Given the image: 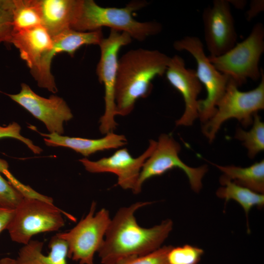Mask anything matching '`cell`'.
I'll return each instance as SVG.
<instances>
[{
  "mask_svg": "<svg viewBox=\"0 0 264 264\" xmlns=\"http://www.w3.org/2000/svg\"><path fill=\"white\" fill-rule=\"evenodd\" d=\"M150 202H136L116 212L98 251L102 264H117L151 253L161 247L173 228L170 219L149 228L141 226L134 214Z\"/></svg>",
  "mask_w": 264,
  "mask_h": 264,
  "instance_id": "obj_1",
  "label": "cell"
},
{
  "mask_svg": "<svg viewBox=\"0 0 264 264\" xmlns=\"http://www.w3.org/2000/svg\"><path fill=\"white\" fill-rule=\"evenodd\" d=\"M170 57L157 50L138 48L119 60L115 84L116 114L126 116L139 98L151 93L152 81L165 74Z\"/></svg>",
  "mask_w": 264,
  "mask_h": 264,
  "instance_id": "obj_2",
  "label": "cell"
},
{
  "mask_svg": "<svg viewBox=\"0 0 264 264\" xmlns=\"http://www.w3.org/2000/svg\"><path fill=\"white\" fill-rule=\"evenodd\" d=\"M147 4L146 1L133 0L124 7H108L100 6L93 0H82L79 13L71 29L88 32L106 26L143 41L162 30V25L158 22H140L133 18V13Z\"/></svg>",
  "mask_w": 264,
  "mask_h": 264,
  "instance_id": "obj_3",
  "label": "cell"
},
{
  "mask_svg": "<svg viewBox=\"0 0 264 264\" xmlns=\"http://www.w3.org/2000/svg\"><path fill=\"white\" fill-rule=\"evenodd\" d=\"M260 80L255 88L242 91L229 79L225 92L217 104L215 113L202 128V133L210 143L215 139L222 124L229 119H237L245 127L252 124L254 114L264 109L263 70Z\"/></svg>",
  "mask_w": 264,
  "mask_h": 264,
  "instance_id": "obj_4",
  "label": "cell"
},
{
  "mask_svg": "<svg viewBox=\"0 0 264 264\" xmlns=\"http://www.w3.org/2000/svg\"><path fill=\"white\" fill-rule=\"evenodd\" d=\"M264 52V27L256 23L249 35L224 54L217 57L208 56L214 67L227 76L237 85L242 86L250 79L260 80L263 69L259 67Z\"/></svg>",
  "mask_w": 264,
  "mask_h": 264,
  "instance_id": "obj_5",
  "label": "cell"
},
{
  "mask_svg": "<svg viewBox=\"0 0 264 264\" xmlns=\"http://www.w3.org/2000/svg\"><path fill=\"white\" fill-rule=\"evenodd\" d=\"M63 214L66 213L53 202L24 198L14 209L6 230L12 241L25 245L36 234L56 231L63 227Z\"/></svg>",
  "mask_w": 264,
  "mask_h": 264,
  "instance_id": "obj_6",
  "label": "cell"
},
{
  "mask_svg": "<svg viewBox=\"0 0 264 264\" xmlns=\"http://www.w3.org/2000/svg\"><path fill=\"white\" fill-rule=\"evenodd\" d=\"M96 205L92 202L86 216L71 229L56 234L66 242L67 257L79 264H94V255L104 241L110 221L106 208L95 213Z\"/></svg>",
  "mask_w": 264,
  "mask_h": 264,
  "instance_id": "obj_7",
  "label": "cell"
},
{
  "mask_svg": "<svg viewBox=\"0 0 264 264\" xmlns=\"http://www.w3.org/2000/svg\"><path fill=\"white\" fill-rule=\"evenodd\" d=\"M173 46L176 50L187 51L196 60L197 77L206 91V97L198 101V118L204 123L215 113L217 104L224 93L230 78L219 72L210 62L198 37L186 36L176 41Z\"/></svg>",
  "mask_w": 264,
  "mask_h": 264,
  "instance_id": "obj_8",
  "label": "cell"
},
{
  "mask_svg": "<svg viewBox=\"0 0 264 264\" xmlns=\"http://www.w3.org/2000/svg\"><path fill=\"white\" fill-rule=\"evenodd\" d=\"M131 37L127 33L110 29L107 38L99 44L100 58L96 67L99 82L105 89V111L100 119L99 130L102 134L112 132L116 128L115 84L118 65V53L122 47L130 44Z\"/></svg>",
  "mask_w": 264,
  "mask_h": 264,
  "instance_id": "obj_9",
  "label": "cell"
},
{
  "mask_svg": "<svg viewBox=\"0 0 264 264\" xmlns=\"http://www.w3.org/2000/svg\"><path fill=\"white\" fill-rule=\"evenodd\" d=\"M180 149V145L172 135L161 134L153 153L142 167L133 193H139L142 185L147 180L161 176L174 168L183 171L192 190L199 193L202 187V178L208 171L207 166L204 165L196 168L188 166L178 156Z\"/></svg>",
  "mask_w": 264,
  "mask_h": 264,
  "instance_id": "obj_10",
  "label": "cell"
},
{
  "mask_svg": "<svg viewBox=\"0 0 264 264\" xmlns=\"http://www.w3.org/2000/svg\"><path fill=\"white\" fill-rule=\"evenodd\" d=\"M9 43L19 49L21 57L26 62L40 87L48 88L55 85L49 57L53 40L43 26L13 32Z\"/></svg>",
  "mask_w": 264,
  "mask_h": 264,
  "instance_id": "obj_11",
  "label": "cell"
},
{
  "mask_svg": "<svg viewBox=\"0 0 264 264\" xmlns=\"http://www.w3.org/2000/svg\"><path fill=\"white\" fill-rule=\"evenodd\" d=\"M205 42L209 56L221 55L237 43V34L228 0H214L202 14Z\"/></svg>",
  "mask_w": 264,
  "mask_h": 264,
  "instance_id": "obj_12",
  "label": "cell"
},
{
  "mask_svg": "<svg viewBox=\"0 0 264 264\" xmlns=\"http://www.w3.org/2000/svg\"><path fill=\"white\" fill-rule=\"evenodd\" d=\"M7 95L42 121L50 133L62 135L64 132V122L73 118L70 109L62 98L53 95L48 98L43 97L26 84H21L18 93Z\"/></svg>",
  "mask_w": 264,
  "mask_h": 264,
  "instance_id": "obj_13",
  "label": "cell"
},
{
  "mask_svg": "<svg viewBox=\"0 0 264 264\" xmlns=\"http://www.w3.org/2000/svg\"><path fill=\"white\" fill-rule=\"evenodd\" d=\"M156 145L151 139L147 149L140 156L133 157L126 148L117 150L111 155L97 161L86 158L79 160L85 169L92 173H111L117 176V185L124 189L134 191L142 167Z\"/></svg>",
  "mask_w": 264,
  "mask_h": 264,
  "instance_id": "obj_14",
  "label": "cell"
},
{
  "mask_svg": "<svg viewBox=\"0 0 264 264\" xmlns=\"http://www.w3.org/2000/svg\"><path fill=\"white\" fill-rule=\"evenodd\" d=\"M165 74L170 84L181 94L185 110L176 126H190L198 117V97L202 89L195 70L187 68L184 60L176 55L170 59Z\"/></svg>",
  "mask_w": 264,
  "mask_h": 264,
  "instance_id": "obj_15",
  "label": "cell"
},
{
  "mask_svg": "<svg viewBox=\"0 0 264 264\" xmlns=\"http://www.w3.org/2000/svg\"><path fill=\"white\" fill-rule=\"evenodd\" d=\"M41 24L53 37L71 29L78 17L82 0H33Z\"/></svg>",
  "mask_w": 264,
  "mask_h": 264,
  "instance_id": "obj_16",
  "label": "cell"
},
{
  "mask_svg": "<svg viewBox=\"0 0 264 264\" xmlns=\"http://www.w3.org/2000/svg\"><path fill=\"white\" fill-rule=\"evenodd\" d=\"M40 134L44 137V142L48 146L68 148L85 156L100 151L117 149L127 143L124 135L113 132L108 133L105 136L99 139L69 137L56 133H40Z\"/></svg>",
  "mask_w": 264,
  "mask_h": 264,
  "instance_id": "obj_17",
  "label": "cell"
},
{
  "mask_svg": "<svg viewBox=\"0 0 264 264\" xmlns=\"http://www.w3.org/2000/svg\"><path fill=\"white\" fill-rule=\"evenodd\" d=\"M44 243L31 240L20 249L16 259L17 264H67L68 247L66 242L57 235L49 241V253H43Z\"/></svg>",
  "mask_w": 264,
  "mask_h": 264,
  "instance_id": "obj_18",
  "label": "cell"
},
{
  "mask_svg": "<svg viewBox=\"0 0 264 264\" xmlns=\"http://www.w3.org/2000/svg\"><path fill=\"white\" fill-rule=\"evenodd\" d=\"M212 164L222 173L220 178L232 181L255 192L264 194V159L246 167Z\"/></svg>",
  "mask_w": 264,
  "mask_h": 264,
  "instance_id": "obj_19",
  "label": "cell"
},
{
  "mask_svg": "<svg viewBox=\"0 0 264 264\" xmlns=\"http://www.w3.org/2000/svg\"><path fill=\"white\" fill-rule=\"evenodd\" d=\"M53 48L50 55L66 52L73 57L75 52L85 45H98L104 38L102 29L81 32L72 29L66 30L53 37Z\"/></svg>",
  "mask_w": 264,
  "mask_h": 264,
  "instance_id": "obj_20",
  "label": "cell"
},
{
  "mask_svg": "<svg viewBox=\"0 0 264 264\" xmlns=\"http://www.w3.org/2000/svg\"><path fill=\"white\" fill-rule=\"evenodd\" d=\"M220 182L222 186L217 190V196L224 199L226 203L230 200L237 202L243 208L247 220L252 208L262 209L264 207V194L255 192L229 180L220 178Z\"/></svg>",
  "mask_w": 264,
  "mask_h": 264,
  "instance_id": "obj_21",
  "label": "cell"
},
{
  "mask_svg": "<svg viewBox=\"0 0 264 264\" xmlns=\"http://www.w3.org/2000/svg\"><path fill=\"white\" fill-rule=\"evenodd\" d=\"M0 6L10 12L13 32L41 25L33 0H0Z\"/></svg>",
  "mask_w": 264,
  "mask_h": 264,
  "instance_id": "obj_22",
  "label": "cell"
},
{
  "mask_svg": "<svg viewBox=\"0 0 264 264\" xmlns=\"http://www.w3.org/2000/svg\"><path fill=\"white\" fill-rule=\"evenodd\" d=\"M252 127L249 131L238 128L235 138L242 142L247 149L248 155L251 159L264 150V123L258 113L254 114Z\"/></svg>",
  "mask_w": 264,
  "mask_h": 264,
  "instance_id": "obj_23",
  "label": "cell"
},
{
  "mask_svg": "<svg viewBox=\"0 0 264 264\" xmlns=\"http://www.w3.org/2000/svg\"><path fill=\"white\" fill-rule=\"evenodd\" d=\"M204 250L196 246L185 244L174 247L172 245L167 256L169 264H199Z\"/></svg>",
  "mask_w": 264,
  "mask_h": 264,
  "instance_id": "obj_24",
  "label": "cell"
},
{
  "mask_svg": "<svg viewBox=\"0 0 264 264\" xmlns=\"http://www.w3.org/2000/svg\"><path fill=\"white\" fill-rule=\"evenodd\" d=\"M24 196L0 174V208L14 210Z\"/></svg>",
  "mask_w": 264,
  "mask_h": 264,
  "instance_id": "obj_25",
  "label": "cell"
},
{
  "mask_svg": "<svg viewBox=\"0 0 264 264\" xmlns=\"http://www.w3.org/2000/svg\"><path fill=\"white\" fill-rule=\"evenodd\" d=\"M172 245H164L154 251L117 264H169L167 253Z\"/></svg>",
  "mask_w": 264,
  "mask_h": 264,
  "instance_id": "obj_26",
  "label": "cell"
},
{
  "mask_svg": "<svg viewBox=\"0 0 264 264\" xmlns=\"http://www.w3.org/2000/svg\"><path fill=\"white\" fill-rule=\"evenodd\" d=\"M21 128L16 122H13L6 126H0V139L4 137H11L22 142L34 154H39L42 152V149L34 144L29 139L22 136L20 132Z\"/></svg>",
  "mask_w": 264,
  "mask_h": 264,
  "instance_id": "obj_27",
  "label": "cell"
},
{
  "mask_svg": "<svg viewBox=\"0 0 264 264\" xmlns=\"http://www.w3.org/2000/svg\"><path fill=\"white\" fill-rule=\"evenodd\" d=\"M13 32L11 14L9 10L0 6V43H9Z\"/></svg>",
  "mask_w": 264,
  "mask_h": 264,
  "instance_id": "obj_28",
  "label": "cell"
},
{
  "mask_svg": "<svg viewBox=\"0 0 264 264\" xmlns=\"http://www.w3.org/2000/svg\"><path fill=\"white\" fill-rule=\"evenodd\" d=\"M264 0H252L250 8L246 13V18L248 21L252 20L259 13L264 10Z\"/></svg>",
  "mask_w": 264,
  "mask_h": 264,
  "instance_id": "obj_29",
  "label": "cell"
},
{
  "mask_svg": "<svg viewBox=\"0 0 264 264\" xmlns=\"http://www.w3.org/2000/svg\"><path fill=\"white\" fill-rule=\"evenodd\" d=\"M14 210L0 208V233L7 229L13 216Z\"/></svg>",
  "mask_w": 264,
  "mask_h": 264,
  "instance_id": "obj_30",
  "label": "cell"
},
{
  "mask_svg": "<svg viewBox=\"0 0 264 264\" xmlns=\"http://www.w3.org/2000/svg\"><path fill=\"white\" fill-rule=\"evenodd\" d=\"M229 3H232L238 8H243L245 5L246 2L244 0H228Z\"/></svg>",
  "mask_w": 264,
  "mask_h": 264,
  "instance_id": "obj_31",
  "label": "cell"
},
{
  "mask_svg": "<svg viewBox=\"0 0 264 264\" xmlns=\"http://www.w3.org/2000/svg\"><path fill=\"white\" fill-rule=\"evenodd\" d=\"M0 264H17L16 259L4 257L0 260Z\"/></svg>",
  "mask_w": 264,
  "mask_h": 264,
  "instance_id": "obj_32",
  "label": "cell"
}]
</instances>
